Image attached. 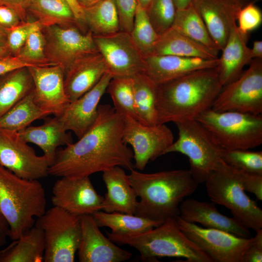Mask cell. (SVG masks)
Returning <instances> with one entry per match:
<instances>
[{"mask_svg": "<svg viewBox=\"0 0 262 262\" xmlns=\"http://www.w3.org/2000/svg\"><path fill=\"white\" fill-rule=\"evenodd\" d=\"M122 117L123 141L132 147L134 168L142 171L149 162L164 155L174 142L173 134L165 124L149 126L129 115Z\"/></svg>", "mask_w": 262, "mask_h": 262, "instance_id": "obj_12", "label": "cell"}, {"mask_svg": "<svg viewBox=\"0 0 262 262\" xmlns=\"http://www.w3.org/2000/svg\"><path fill=\"white\" fill-rule=\"evenodd\" d=\"M81 236L77 250L80 262H121L131 259L130 252L122 249L100 231L91 214L80 216Z\"/></svg>", "mask_w": 262, "mask_h": 262, "instance_id": "obj_18", "label": "cell"}, {"mask_svg": "<svg viewBox=\"0 0 262 262\" xmlns=\"http://www.w3.org/2000/svg\"><path fill=\"white\" fill-rule=\"evenodd\" d=\"M146 10L152 26L159 35L172 26L177 9L174 0H152Z\"/></svg>", "mask_w": 262, "mask_h": 262, "instance_id": "obj_39", "label": "cell"}, {"mask_svg": "<svg viewBox=\"0 0 262 262\" xmlns=\"http://www.w3.org/2000/svg\"><path fill=\"white\" fill-rule=\"evenodd\" d=\"M98 52L113 77H133L144 71V56L130 33L119 31L105 35H93Z\"/></svg>", "mask_w": 262, "mask_h": 262, "instance_id": "obj_15", "label": "cell"}, {"mask_svg": "<svg viewBox=\"0 0 262 262\" xmlns=\"http://www.w3.org/2000/svg\"><path fill=\"white\" fill-rule=\"evenodd\" d=\"M28 68L33 81L35 103L49 115L60 116L70 103L65 89L63 68L52 65Z\"/></svg>", "mask_w": 262, "mask_h": 262, "instance_id": "obj_17", "label": "cell"}, {"mask_svg": "<svg viewBox=\"0 0 262 262\" xmlns=\"http://www.w3.org/2000/svg\"><path fill=\"white\" fill-rule=\"evenodd\" d=\"M17 13L6 5H0V26L6 29L12 28L21 22Z\"/></svg>", "mask_w": 262, "mask_h": 262, "instance_id": "obj_47", "label": "cell"}, {"mask_svg": "<svg viewBox=\"0 0 262 262\" xmlns=\"http://www.w3.org/2000/svg\"><path fill=\"white\" fill-rule=\"evenodd\" d=\"M52 65L31 61L18 55H11L0 59V75L25 67Z\"/></svg>", "mask_w": 262, "mask_h": 262, "instance_id": "obj_44", "label": "cell"}, {"mask_svg": "<svg viewBox=\"0 0 262 262\" xmlns=\"http://www.w3.org/2000/svg\"><path fill=\"white\" fill-rule=\"evenodd\" d=\"M248 38V34L242 33L237 24L231 28L216 66L222 86L238 78L245 66L253 59L250 48L247 46Z\"/></svg>", "mask_w": 262, "mask_h": 262, "instance_id": "obj_25", "label": "cell"}, {"mask_svg": "<svg viewBox=\"0 0 262 262\" xmlns=\"http://www.w3.org/2000/svg\"><path fill=\"white\" fill-rule=\"evenodd\" d=\"M175 124L178 130V138L165 150L164 154L178 152L186 156L192 177L198 184L204 183L223 161L222 148L196 119Z\"/></svg>", "mask_w": 262, "mask_h": 262, "instance_id": "obj_8", "label": "cell"}, {"mask_svg": "<svg viewBox=\"0 0 262 262\" xmlns=\"http://www.w3.org/2000/svg\"><path fill=\"white\" fill-rule=\"evenodd\" d=\"M102 179L107 192L101 210L135 214L137 196L123 167L116 166L103 172Z\"/></svg>", "mask_w": 262, "mask_h": 262, "instance_id": "obj_24", "label": "cell"}, {"mask_svg": "<svg viewBox=\"0 0 262 262\" xmlns=\"http://www.w3.org/2000/svg\"><path fill=\"white\" fill-rule=\"evenodd\" d=\"M172 27L215 54L218 55L220 51L192 3L183 9L177 10Z\"/></svg>", "mask_w": 262, "mask_h": 262, "instance_id": "obj_32", "label": "cell"}, {"mask_svg": "<svg viewBox=\"0 0 262 262\" xmlns=\"http://www.w3.org/2000/svg\"><path fill=\"white\" fill-rule=\"evenodd\" d=\"M176 219L182 232L206 253L213 262H243L253 238L241 237L228 232L204 228L187 222L179 216Z\"/></svg>", "mask_w": 262, "mask_h": 262, "instance_id": "obj_13", "label": "cell"}, {"mask_svg": "<svg viewBox=\"0 0 262 262\" xmlns=\"http://www.w3.org/2000/svg\"><path fill=\"white\" fill-rule=\"evenodd\" d=\"M132 77L134 105L138 120L149 126L157 125V84L143 72Z\"/></svg>", "mask_w": 262, "mask_h": 262, "instance_id": "obj_35", "label": "cell"}, {"mask_svg": "<svg viewBox=\"0 0 262 262\" xmlns=\"http://www.w3.org/2000/svg\"><path fill=\"white\" fill-rule=\"evenodd\" d=\"M85 26L93 35H105L120 31L114 0H102L83 8Z\"/></svg>", "mask_w": 262, "mask_h": 262, "instance_id": "obj_33", "label": "cell"}, {"mask_svg": "<svg viewBox=\"0 0 262 262\" xmlns=\"http://www.w3.org/2000/svg\"><path fill=\"white\" fill-rule=\"evenodd\" d=\"M118 12L120 31L130 33L132 30L137 0H114Z\"/></svg>", "mask_w": 262, "mask_h": 262, "instance_id": "obj_43", "label": "cell"}, {"mask_svg": "<svg viewBox=\"0 0 262 262\" xmlns=\"http://www.w3.org/2000/svg\"><path fill=\"white\" fill-rule=\"evenodd\" d=\"M113 77L107 71L94 87L69 103L58 117L66 131H73L79 138L91 128L98 117L100 99Z\"/></svg>", "mask_w": 262, "mask_h": 262, "instance_id": "obj_19", "label": "cell"}, {"mask_svg": "<svg viewBox=\"0 0 262 262\" xmlns=\"http://www.w3.org/2000/svg\"><path fill=\"white\" fill-rule=\"evenodd\" d=\"M123 117L114 108L99 105L91 128L77 142L57 151L49 175L81 178L116 166L133 169L132 150L123 141Z\"/></svg>", "mask_w": 262, "mask_h": 262, "instance_id": "obj_1", "label": "cell"}, {"mask_svg": "<svg viewBox=\"0 0 262 262\" xmlns=\"http://www.w3.org/2000/svg\"><path fill=\"white\" fill-rule=\"evenodd\" d=\"M223 149H249L262 144V116L211 108L195 119Z\"/></svg>", "mask_w": 262, "mask_h": 262, "instance_id": "obj_7", "label": "cell"}, {"mask_svg": "<svg viewBox=\"0 0 262 262\" xmlns=\"http://www.w3.org/2000/svg\"><path fill=\"white\" fill-rule=\"evenodd\" d=\"M20 137L28 143L37 146L52 164L57 148L72 143L70 133L63 128L56 116L46 117L42 124L28 126L18 131Z\"/></svg>", "mask_w": 262, "mask_h": 262, "instance_id": "obj_26", "label": "cell"}, {"mask_svg": "<svg viewBox=\"0 0 262 262\" xmlns=\"http://www.w3.org/2000/svg\"><path fill=\"white\" fill-rule=\"evenodd\" d=\"M192 3L221 51L231 28L236 24L237 15L242 8L240 3L238 0H193Z\"/></svg>", "mask_w": 262, "mask_h": 262, "instance_id": "obj_20", "label": "cell"}, {"mask_svg": "<svg viewBox=\"0 0 262 262\" xmlns=\"http://www.w3.org/2000/svg\"><path fill=\"white\" fill-rule=\"evenodd\" d=\"M222 87L216 67L196 70L157 85V125L195 119L211 108Z\"/></svg>", "mask_w": 262, "mask_h": 262, "instance_id": "obj_2", "label": "cell"}, {"mask_svg": "<svg viewBox=\"0 0 262 262\" xmlns=\"http://www.w3.org/2000/svg\"><path fill=\"white\" fill-rule=\"evenodd\" d=\"M255 231L252 243L246 251L243 262H262V229Z\"/></svg>", "mask_w": 262, "mask_h": 262, "instance_id": "obj_46", "label": "cell"}, {"mask_svg": "<svg viewBox=\"0 0 262 262\" xmlns=\"http://www.w3.org/2000/svg\"><path fill=\"white\" fill-rule=\"evenodd\" d=\"M153 54L170 55L208 60L218 58L217 54L172 26L159 35Z\"/></svg>", "mask_w": 262, "mask_h": 262, "instance_id": "obj_27", "label": "cell"}, {"mask_svg": "<svg viewBox=\"0 0 262 262\" xmlns=\"http://www.w3.org/2000/svg\"><path fill=\"white\" fill-rule=\"evenodd\" d=\"M130 34L133 42L144 57L153 54L159 34L152 26L146 9L138 2L133 27Z\"/></svg>", "mask_w": 262, "mask_h": 262, "instance_id": "obj_37", "label": "cell"}, {"mask_svg": "<svg viewBox=\"0 0 262 262\" xmlns=\"http://www.w3.org/2000/svg\"><path fill=\"white\" fill-rule=\"evenodd\" d=\"M138 3L147 10L152 0H137Z\"/></svg>", "mask_w": 262, "mask_h": 262, "instance_id": "obj_56", "label": "cell"}, {"mask_svg": "<svg viewBox=\"0 0 262 262\" xmlns=\"http://www.w3.org/2000/svg\"><path fill=\"white\" fill-rule=\"evenodd\" d=\"M236 80L223 86L211 109L259 115L262 113V59H253Z\"/></svg>", "mask_w": 262, "mask_h": 262, "instance_id": "obj_10", "label": "cell"}, {"mask_svg": "<svg viewBox=\"0 0 262 262\" xmlns=\"http://www.w3.org/2000/svg\"><path fill=\"white\" fill-rule=\"evenodd\" d=\"M47 59L65 71L78 59L98 52L93 35L78 25H53L42 28Z\"/></svg>", "mask_w": 262, "mask_h": 262, "instance_id": "obj_11", "label": "cell"}, {"mask_svg": "<svg viewBox=\"0 0 262 262\" xmlns=\"http://www.w3.org/2000/svg\"><path fill=\"white\" fill-rule=\"evenodd\" d=\"M28 67L0 75V117L33 90V81Z\"/></svg>", "mask_w": 262, "mask_h": 262, "instance_id": "obj_30", "label": "cell"}, {"mask_svg": "<svg viewBox=\"0 0 262 262\" xmlns=\"http://www.w3.org/2000/svg\"><path fill=\"white\" fill-rule=\"evenodd\" d=\"M70 7L78 24L83 29L85 25L83 10L79 4L77 0H65Z\"/></svg>", "mask_w": 262, "mask_h": 262, "instance_id": "obj_49", "label": "cell"}, {"mask_svg": "<svg viewBox=\"0 0 262 262\" xmlns=\"http://www.w3.org/2000/svg\"><path fill=\"white\" fill-rule=\"evenodd\" d=\"M27 11L43 28L71 25H78L81 27L65 0H31Z\"/></svg>", "mask_w": 262, "mask_h": 262, "instance_id": "obj_31", "label": "cell"}, {"mask_svg": "<svg viewBox=\"0 0 262 262\" xmlns=\"http://www.w3.org/2000/svg\"><path fill=\"white\" fill-rule=\"evenodd\" d=\"M9 229L8 224L0 214V247L3 246L9 237Z\"/></svg>", "mask_w": 262, "mask_h": 262, "instance_id": "obj_50", "label": "cell"}, {"mask_svg": "<svg viewBox=\"0 0 262 262\" xmlns=\"http://www.w3.org/2000/svg\"><path fill=\"white\" fill-rule=\"evenodd\" d=\"M43 231L45 262H73L81 236L80 216L56 206L46 212L35 221Z\"/></svg>", "mask_w": 262, "mask_h": 262, "instance_id": "obj_9", "label": "cell"}, {"mask_svg": "<svg viewBox=\"0 0 262 262\" xmlns=\"http://www.w3.org/2000/svg\"><path fill=\"white\" fill-rule=\"evenodd\" d=\"M31 0H0V5H6L14 10L22 22L28 20V8Z\"/></svg>", "mask_w": 262, "mask_h": 262, "instance_id": "obj_48", "label": "cell"}, {"mask_svg": "<svg viewBox=\"0 0 262 262\" xmlns=\"http://www.w3.org/2000/svg\"><path fill=\"white\" fill-rule=\"evenodd\" d=\"M45 249L43 231L34 225L5 248L0 262H42Z\"/></svg>", "mask_w": 262, "mask_h": 262, "instance_id": "obj_28", "label": "cell"}, {"mask_svg": "<svg viewBox=\"0 0 262 262\" xmlns=\"http://www.w3.org/2000/svg\"><path fill=\"white\" fill-rule=\"evenodd\" d=\"M179 216L187 222L197 223L204 228L222 230L244 238L251 237L248 229L233 217L222 214L213 202L183 200L180 206Z\"/></svg>", "mask_w": 262, "mask_h": 262, "instance_id": "obj_22", "label": "cell"}, {"mask_svg": "<svg viewBox=\"0 0 262 262\" xmlns=\"http://www.w3.org/2000/svg\"><path fill=\"white\" fill-rule=\"evenodd\" d=\"M222 160L229 165L251 173L262 174V151L222 149Z\"/></svg>", "mask_w": 262, "mask_h": 262, "instance_id": "obj_38", "label": "cell"}, {"mask_svg": "<svg viewBox=\"0 0 262 262\" xmlns=\"http://www.w3.org/2000/svg\"><path fill=\"white\" fill-rule=\"evenodd\" d=\"M218 58L208 60L170 55L151 54L144 57V71L157 85L193 71L215 67Z\"/></svg>", "mask_w": 262, "mask_h": 262, "instance_id": "obj_21", "label": "cell"}, {"mask_svg": "<svg viewBox=\"0 0 262 262\" xmlns=\"http://www.w3.org/2000/svg\"><path fill=\"white\" fill-rule=\"evenodd\" d=\"M241 179L245 191L254 194L256 198L262 200V174L246 172L241 170Z\"/></svg>", "mask_w": 262, "mask_h": 262, "instance_id": "obj_45", "label": "cell"}, {"mask_svg": "<svg viewBox=\"0 0 262 262\" xmlns=\"http://www.w3.org/2000/svg\"><path fill=\"white\" fill-rule=\"evenodd\" d=\"M259 0H238L242 6V7L249 3H255L256 2Z\"/></svg>", "mask_w": 262, "mask_h": 262, "instance_id": "obj_57", "label": "cell"}, {"mask_svg": "<svg viewBox=\"0 0 262 262\" xmlns=\"http://www.w3.org/2000/svg\"><path fill=\"white\" fill-rule=\"evenodd\" d=\"M7 29L0 26V46H6Z\"/></svg>", "mask_w": 262, "mask_h": 262, "instance_id": "obj_54", "label": "cell"}, {"mask_svg": "<svg viewBox=\"0 0 262 262\" xmlns=\"http://www.w3.org/2000/svg\"><path fill=\"white\" fill-rule=\"evenodd\" d=\"M43 28L40 23L35 21L21 22L17 25L7 29L6 46L12 55H17L29 34L35 30Z\"/></svg>", "mask_w": 262, "mask_h": 262, "instance_id": "obj_41", "label": "cell"}, {"mask_svg": "<svg viewBox=\"0 0 262 262\" xmlns=\"http://www.w3.org/2000/svg\"><path fill=\"white\" fill-rule=\"evenodd\" d=\"M102 0H77L79 4L83 9L89 7Z\"/></svg>", "mask_w": 262, "mask_h": 262, "instance_id": "obj_53", "label": "cell"}, {"mask_svg": "<svg viewBox=\"0 0 262 262\" xmlns=\"http://www.w3.org/2000/svg\"><path fill=\"white\" fill-rule=\"evenodd\" d=\"M128 175L140 198L135 215L161 223L179 216L180 204L199 185L189 170L145 173L133 168Z\"/></svg>", "mask_w": 262, "mask_h": 262, "instance_id": "obj_3", "label": "cell"}, {"mask_svg": "<svg viewBox=\"0 0 262 262\" xmlns=\"http://www.w3.org/2000/svg\"><path fill=\"white\" fill-rule=\"evenodd\" d=\"M193 0H174L177 10H180L183 9L191 3H192Z\"/></svg>", "mask_w": 262, "mask_h": 262, "instance_id": "obj_52", "label": "cell"}, {"mask_svg": "<svg viewBox=\"0 0 262 262\" xmlns=\"http://www.w3.org/2000/svg\"><path fill=\"white\" fill-rule=\"evenodd\" d=\"M239 30L244 34L258 28L262 23V12L255 3H249L240 10L237 17Z\"/></svg>", "mask_w": 262, "mask_h": 262, "instance_id": "obj_42", "label": "cell"}, {"mask_svg": "<svg viewBox=\"0 0 262 262\" xmlns=\"http://www.w3.org/2000/svg\"><path fill=\"white\" fill-rule=\"evenodd\" d=\"M204 183L213 202L227 208L233 217L246 228L255 231L262 229V210L246 194L240 170L223 161Z\"/></svg>", "mask_w": 262, "mask_h": 262, "instance_id": "obj_6", "label": "cell"}, {"mask_svg": "<svg viewBox=\"0 0 262 262\" xmlns=\"http://www.w3.org/2000/svg\"><path fill=\"white\" fill-rule=\"evenodd\" d=\"M49 115L35 103L33 90L0 117V130L18 132Z\"/></svg>", "mask_w": 262, "mask_h": 262, "instance_id": "obj_34", "label": "cell"}, {"mask_svg": "<svg viewBox=\"0 0 262 262\" xmlns=\"http://www.w3.org/2000/svg\"><path fill=\"white\" fill-rule=\"evenodd\" d=\"M104 197L94 188L89 177H60L52 188L51 203L73 214H92L101 210Z\"/></svg>", "mask_w": 262, "mask_h": 262, "instance_id": "obj_16", "label": "cell"}, {"mask_svg": "<svg viewBox=\"0 0 262 262\" xmlns=\"http://www.w3.org/2000/svg\"><path fill=\"white\" fill-rule=\"evenodd\" d=\"M253 59H262V41L255 40L253 43V47L250 48Z\"/></svg>", "mask_w": 262, "mask_h": 262, "instance_id": "obj_51", "label": "cell"}, {"mask_svg": "<svg viewBox=\"0 0 262 262\" xmlns=\"http://www.w3.org/2000/svg\"><path fill=\"white\" fill-rule=\"evenodd\" d=\"M46 195L38 180L21 178L0 164V214L8 224L9 237L17 240L46 211Z\"/></svg>", "mask_w": 262, "mask_h": 262, "instance_id": "obj_4", "label": "cell"}, {"mask_svg": "<svg viewBox=\"0 0 262 262\" xmlns=\"http://www.w3.org/2000/svg\"><path fill=\"white\" fill-rule=\"evenodd\" d=\"M115 243L136 249L144 261L155 262L157 258L177 257L187 262H213L211 257L192 242L180 229L176 218H170L159 226L133 236L107 232Z\"/></svg>", "mask_w": 262, "mask_h": 262, "instance_id": "obj_5", "label": "cell"}, {"mask_svg": "<svg viewBox=\"0 0 262 262\" xmlns=\"http://www.w3.org/2000/svg\"><path fill=\"white\" fill-rule=\"evenodd\" d=\"M92 215L99 228L108 227L111 229V233L124 236L136 235L163 223L135 214L107 213L102 210L94 213Z\"/></svg>", "mask_w": 262, "mask_h": 262, "instance_id": "obj_29", "label": "cell"}, {"mask_svg": "<svg viewBox=\"0 0 262 262\" xmlns=\"http://www.w3.org/2000/svg\"><path fill=\"white\" fill-rule=\"evenodd\" d=\"M42 30L38 29L29 34L17 55L34 62L54 64L46 58L45 39Z\"/></svg>", "mask_w": 262, "mask_h": 262, "instance_id": "obj_40", "label": "cell"}, {"mask_svg": "<svg viewBox=\"0 0 262 262\" xmlns=\"http://www.w3.org/2000/svg\"><path fill=\"white\" fill-rule=\"evenodd\" d=\"M12 55L6 46H0V59Z\"/></svg>", "mask_w": 262, "mask_h": 262, "instance_id": "obj_55", "label": "cell"}, {"mask_svg": "<svg viewBox=\"0 0 262 262\" xmlns=\"http://www.w3.org/2000/svg\"><path fill=\"white\" fill-rule=\"evenodd\" d=\"M106 91L110 95L115 111L138 120L134 99L133 80L131 77H113Z\"/></svg>", "mask_w": 262, "mask_h": 262, "instance_id": "obj_36", "label": "cell"}, {"mask_svg": "<svg viewBox=\"0 0 262 262\" xmlns=\"http://www.w3.org/2000/svg\"><path fill=\"white\" fill-rule=\"evenodd\" d=\"M108 71L106 63L98 52L81 58L65 73L64 85L70 102L94 87Z\"/></svg>", "mask_w": 262, "mask_h": 262, "instance_id": "obj_23", "label": "cell"}, {"mask_svg": "<svg viewBox=\"0 0 262 262\" xmlns=\"http://www.w3.org/2000/svg\"><path fill=\"white\" fill-rule=\"evenodd\" d=\"M4 249L5 248L0 250V255L4 251Z\"/></svg>", "mask_w": 262, "mask_h": 262, "instance_id": "obj_58", "label": "cell"}, {"mask_svg": "<svg viewBox=\"0 0 262 262\" xmlns=\"http://www.w3.org/2000/svg\"><path fill=\"white\" fill-rule=\"evenodd\" d=\"M51 163L19 135L18 132L0 130V164L16 176L27 180H39L49 175Z\"/></svg>", "mask_w": 262, "mask_h": 262, "instance_id": "obj_14", "label": "cell"}]
</instances>
